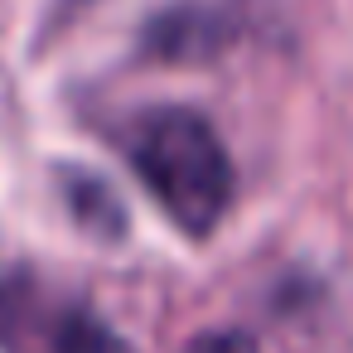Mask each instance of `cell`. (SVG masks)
Returning <instances> with one entry per match:
<instances>
[{"mask_svg": "<svg viewBox=\"0 0 353 353\" xmlns=\"http://www.w3.org/2000/svg\"><path fill=\"white\" fill-rule=\"evenodd\" d=\"M184 353H261V348L247 329H208V334L189 339Z\"/></svg>", "mask_w": 353, "mask_h": 353, "instance_id": "277c9868", "label": "cell"}, {"mask_svg": "<svg viewBox=\"0 0 353 353\" xmlns=\"http://www.w3.org/2000/svg\"><path fill=\"white\" fill-rule=\"evenodd\" d=\"M68 194H73V208H78V218H83L88 228L121 232V203H117V194H112L102 179H92V174H78Z\"/></svg>", "mask_w": 353, "mask_h": 353, "instance_id": "3957f363", "label": "cell"}, {"mask_svg": "<svg viewBox=\"0 0 353 353\" xmlns=\"http://www.w3.org/2000/svg\"><path fill=\"white\" fill-rule=\"evenodd\" d=\"M88 6H92V0H59V10H54V20H49V25H54V30H59V25H68V20H73V15H83Z\"/></svg>", "mask_w": 353, "mask_h": 353, "instance_id": "5b68a950", "label": "cell"}, {"mask_svg": "<svg viewBox=\"0 0 353 353\" xmlns=\"http://www.w3.org/2000/svg\"><path fill=\"white\" fill-rule=\"evenodd\" d=\"M237 39V20L223 6L203 0H179L170 10H155L141 30V54L160 63H203L218 59Z\"/></svg>", "mask_w": 353, "mask_h": 353, "instance_id": "7a4b0ae2", "label": "cell"}, {"mask_svg": "<svg viewBox=\"0 0 353 353\" xmlns=\"http://www.w3.org/2000/svg\"><path fill=\"white\" fill-rule=\"evenodd\" d=\"M126 160L150 199L170 213V223L189 237H208L223 213L232 208V155L213 121L194 107H150L141 112L126 136Z\"/></svg>", "mask_w": 353, "mask_h": 353, "instance_id": "6da1fadb", "label": "cell"}, {"mask_svg": "<svg viewBox=\"0 0 353 353\" xmlns=\"http://www.w3.org/2000/svg\"><path fill=\"white\" fill-rule=\"evenodd\" d=\"M0 319H6V281H0Z\"/></svg>", "mask_w": 353, "mask_h": 353, "instance_id": "8992f818", "label": "cell"}]
</instances>
